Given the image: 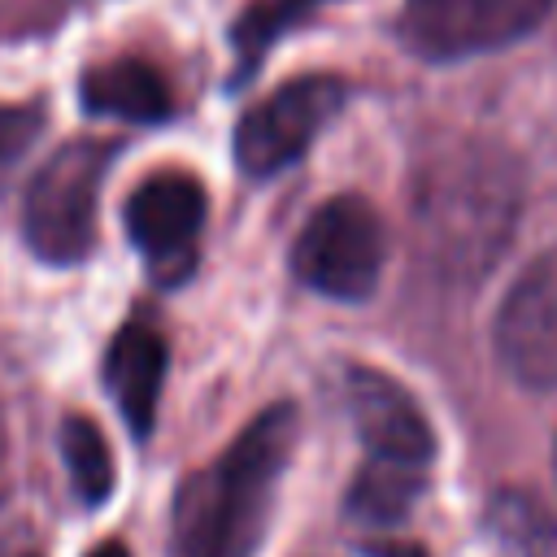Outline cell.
Instances as JSON below:
<instances>
[{
	"label": "cell",
	"instance_id": "obj_1",
	"mask_svg": "<svg viewBox=\"0 0 557 557\" xmlns=\"http://www.w3.org/2000/svg\"><path fill=\"white\" fill-rule=\"evenodd\" d=\"M296 431L300 418L287 400L239 426V435L178 487L170 557H257Z\"/></svg>",
	"mask_w": 557,
	"mask_h": 557
},
{
	"label": "cell",
	"instance_id": "obj_2",
	"mask_svg": "<svg viewBox=\"0 0 557 557\" xmlns=\"http://www.w3.org/2000/svg\"><path fill=\"white\" fill-rule=\"evenodd\" d=\"M518 218V178L509 157L461 144L422 165L413 187V226L422 257L444 278H479L509 244Z\"/></svg>",
	"mask_w": 557,
	"mask_h": 557
},
{
	"label": "cell",
	"instance_id": "obj_3",
	"mask_svg": "<svg viewBox=\"0 0 557 557\" xmlns=\"http://www.w3.org/2000/svg\"><path fill=\"white\" fill-rule=\"evenodd\" d=\"M383 257H387L383 218L374 213L370 200L352 191L318 205L292 244L296 278L331 300H366L379 287Z\"/></svg>",
	"mask_w": 557,
	"mask_h": 557
},
{
	"label": "cell",
	"instance_id": "obj_4",
	"mask_svg": "<svg viewBox=\"0 0 557 557\" xmlns=\"http://www.w3.org/2000/svg\"><path fill=\"white\" fill-rule=\"evenodd\" d=\"M104 165H109L104 144L74 139L35 170L22 200V235L30 252H39L52 265H74L91 248L96 191H100Z\"/></svg>",
	"mask_w": 557,
	"mask_h": 557
},
{
	"label": "cell",
	"instance_id": "obj_5",
	"mask_svg": "<svg viewBox=\"0 0 557 557\" xmlns=\"http://www.w3.org/2000/svg\"><path fill=\"white\" fill-rule=\"evenodd\" d=\"M344 83L331 74H309L283 83L274 96L252 104L235 126V161L252 178H270L300 161V152L322 135V126L339 113Z\"/></svg>",
	"mask_w": 557,
	"mask_h": 557
},
{
	"label": "cell",
	"instance_id": "obj_6",
	"mask_svg": "<svg viewBox=\"0 0 557 557\" xmlns=\"http://www.w3.org/2000/svg\"><path fill=\"white\" fill-rule=\"evenodd\" d=\"M548 9L553 0H405L400 35L418 57L457 61L522 39Z\"/></svg>",
	"mask_w": 557,
	"mask_h": 557
},
{
	"label": "cell",
	"instance_id": "obj_7",
	"mask_svg": "<svg viewBox=\"0 0 557 557\" xmlns=\"http://www.w3.org/2000/svg\"><path fill=\"white\" fill-rule=\"evenodd\" d=\"M492 339L509 379L531 392H557V248L540 252L513 278Z\"/></svg>",
	"mask_w": 557,
	"mask_h": 557
},
{
	"label": "cell",
	"instance_id": "obj_8",
	"mask_svg": "<svg viewBox=\"0 0 557 557\" xmlns=\"http://www.w3.org/2000/svg\"><path fill=\"white\" fill-rule=\"evenodd\" d=\"M205 187L187 170L144 178L126 200V231L161 278H183L205 226Z\"/></svg>",
	"mask_w": 557,
	"mask_h": 557
},
{
	"label": "cell",
	"instance_id": "obj_9",
	"mask_svg": "<svg viewBox=\"0 0 557 557\" xmlns=\"http://www.w3.org/2000/svg\"><path fill=\"white\" fill-rule=\"evenodd\" d=\"M348 409L357 422V435L370 453V461L383 466H405V470H426L431 453H435V435L422 418V409L413 405V396L379 374V370H348Z\"/></svg>",
	"mask_w": 557,
	"mask_h": 557
},
{
	"label": "cell",
	"instance_id": "obj_10",
	"mask_svg": "<svg viewBox=\"0 0 557 557\" xmlns=\"http://www.w3.org/2000/svg\"><path fill=\"white\" fill-rule=\"evenodd\" d=\"M165 339L148 322H126L104 352V383L126 418V426L144 440L157 418V396L165 383Z\"/></svg>",
	"mask_w": 557,
	"mask_h": 557
},
{
	"label": "cell",
	"instance_id": "obj_11",
	"mask_svg": "<svg viewBox=\"0 0 557 557\" xmlns=\"http://www.w3.org/2000/svg\"><path fill=\"white\" fill-rule=\"evenodd\" d=\"M83 104L96 117L161 122L170 113V83L144 57H113L83 74Z\"/></svg>",
	"mask_w": 557,
	"mask_h": 557
},
{
	"label": "cell",
	"instance_id": "obj_12",
	"mask_svg": "<svg viewBox=\"0 0 557 557\" xmlns=\"http://www.w3.org/2000/svg\"><path fill=\"white\" fill-rule=\"evenodd\" d=\"M422 492V470H405V466H383V461H366L352 492H348V513L366 527H392L409 513V505Z\"/></svg>",
	"mask_w": 557,
	"mask_h": 557
},
{
	"label": "cell",
	"instance_id": "obj_13",
	"mask_svg": "<svg viewBox=\"0 0 557 557\" xmlns=\"http://www.w3.org/2000/svg\"><path fill=\"white\" fill-rule=\"evenodd\" d=\"M61 457L83 505H100L113 492V453L87 413H70L61 422Z\"/></svg>",
	"mask_w": 557,
	"mask_h": 557
},
{
	"label": "cell",
	"instance_id": "obj_14",
	"mask_svg": "<svg viewBox=\"0 0 557 557\" xmlns=\"http://www.w3.org/2000/svg\"><path fill=\"white\" fill-rule=\"evenodd\" d=\"M300 13H305L300 0H252V4L239 13L235 39H239V48H244L248 57H261V48H265L292 17H300Z\"/></svg>",
	"mask_w": 557,
	"mask_h": 557
},
{
	"label": "cell",
	"instance_id": "obj_15",
	"mask_svg": "<svg viewBox=\"0 0 557 557\" xmlns=\"http://www.w3.org/2000/svg\"><path fill=\"white\" fill-rule=\"evenodd\" d=\"M39 131V113L26 104H0V174L30 148Z\"/></svg>",
	"mask_w": 557,
	"mask_h": 557
},
{
	"label": "cell",
	"instance_id": "obj_16",
	"mask_svg": "<svg viewBox=\"0 0 557 557\" xmlns=\"http://www.w3.org/2000/svg\"><path fill=\"white\" fill-rule=\"evenodd\" d=\"M87 557H131V553H126L122 544H100V548H91Z\"/></svg>",
	"mask_w": 557,
	"mask_h": 557
},
{
	"label": "cell",
	"instance_id": "obj_17",
	"mask_svg": "<svg viewBox=\"0 0 557 557\" xmlns=\"http://www.w3.org/2000/svg\"><path fill=\"white\" fill-rule=\"evenodd\" d=\"M0 483H4V422H0Z\"/></svg>",
	"mask_w": 557,
	"mask_h": 557
},
{
	"label": "cell",
	"instance_id": "obj_18",
	"mask_svg": "<svg viewBox=\"0 0 557 557\" xmlns=\"http://www.w3.org/2000/svg\"><path fill=\"white\" fill-rule=\"evenodd\" d=\"M553 470H557V444H553Z\"/></svg>",
	"mask_w": 557,
	"mask_h": 557
},
{
	"label": "cell",
	"instance_id": "obj_19",
	"mask_svg": "<svg viewBox=\"0 0 557 557\" xmlns=\"http://www.w3.org/2000/svg\"><path fill=\"white\" fill-rule=\"evenodd\" d=\"M300 4H305V9H309V4H318V0H300Z\"/></svg>",
	"mask_w": 557,
	"mask_h": 557
},
{
	"label": "cell",
	"instance_id": "obj_20",
	"mask_svg": "<svg viewBox=\"0 0 557 557\" xmlns=\"http://www.w3.org/2000/svg\"><path fill=\"white\" fill-rule=\"evenodd\" d=\"M17 557H35V553H17Z\"/></svg>",
	"mask_w": 557,
	"mask_h": 557
}]
</instances>
